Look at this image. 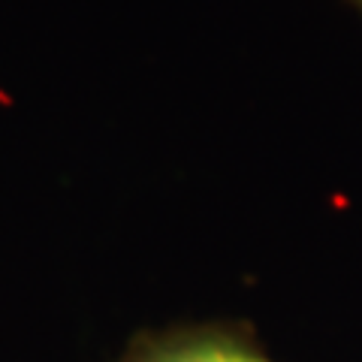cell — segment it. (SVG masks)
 Wrapping results in <instances>:
<instances>
[{"label":"cell","instance_id":"7a4b0ae2","mask_svg":"<svg viewBox=\"0 0 362 362\" xmlns=\"http://www.w3.org/2000/svg\"><path fill=\"white\" fill-rule=\"evenodd\" d=\"M354 4H356V9H359V13H362V0H354Z\"/></svg>","mask_w":362,"mask_h":362},{"label":"cell","instance_id":"6da1fadb","mask_svg":"<svg viewBox=\"0 0 362 362\" xmlns=\"http://www.w3.org/2000/svg\"><path fill=\"white\" fill-rule=\"evenodd\" d=\"M112 362H275L242 320L178 323L136 332Z\"/></svg>","mask_w":362,"mask_h":362}]
</instances>
